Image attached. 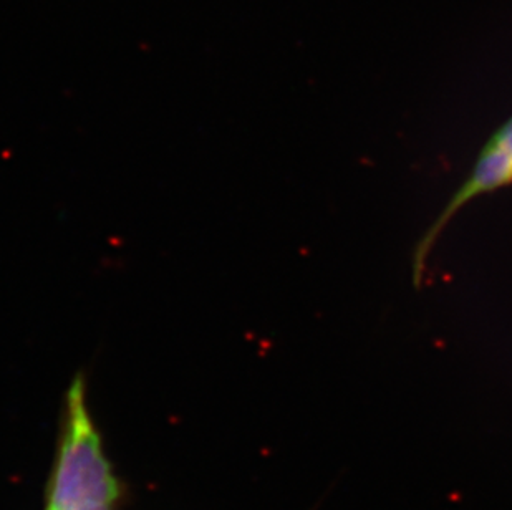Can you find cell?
Here are the masks:
<instances>
[{"label":"cell","mask_w":512,"mask_h":510,"mask_svg":"<svg viewBox=\"0 0 512 510\" xmlns=\"http://www.w3.org/2000/svg\"><path fill=\"white\" fill-rule=\"evenodd\" d=\"M512 184V116L504 125L499 126L488 143L479 153L478 161L463 186L448 201L440 216L431 224L430 229L421 237L413 252V284L421 287L426 272V262L435 247L441 232L450 224L459 209L469 201L483 194H491Z\"/></svg>","instance_id":"7a4b0ae2"},{"label":"cell","mask_w":512,"mask_h":510,"mask_svg":"<svg viewBox=\"0 0 512 510\" xmlns=\"http://www.w3.org/2000/svg\"><path fill=\"white\" fill-rule=\"evenodd\" d=\"M120 499V481L88 408L87 380L77 373L65 393L45 510H118Z\"/></svg>","instance_id":"6da1fadb"}]
</instances>
